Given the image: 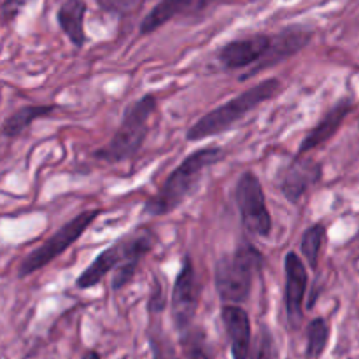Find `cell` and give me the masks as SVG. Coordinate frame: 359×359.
Listing matches in <instances>:
<instances>
[{"instance_id": "cell-25", "label": "cell", "mask_w": 359, "mask_h": 359, "mask_svg": "<svg viewBox=\"0 0 359 359\" xmlns=\"http://www.w3.org/2000/svg\"><path fill=\"white\" fill-rule=\"evenodd\" d=\"M231 0H196L195 6H193L191 13L189 14H200V13H205L207 9H212V7L221 6V4H228Z\"/></svg>"}, {"instance_id": "cell-16", "label": "cell", "mask_w": 359, "mask_h": 359, "mask_svg": "<svg viewBox=\"0 0 359 359\" xmlns=\"http://www.w3.org/2000/svg\"><path fill=\"white\" fill-rule=\"evenodd\" d=\"M196 0H160L140 23V35L153 34L179 14H189Z\"/></svg>"}, {"instance_id": "cell-22", "label": "cell", "mask_w": 359, "mask_h": 359, "mask_svg": "<svg viewBox=\"0 0 359 359\" xmlns=\"http://www.w3.org/2000/svg\"><path fill=\"white\" fill-rule=\"evenodd\" d=\"M149 344L151 349H153L154 359H177L174 344H172V340L168 339V335L160 326H156V328L149 332Z\"/></svg>"}, {"instance_id": "cell-1", "label": "cell", "mask_w": 359, "mask_h": 359, "mask_svg": "<svg viewBox=\"0 0 359 359\" xmlns=\"http://www.w3.org/2000/svg\"><path fill=\"white\" fill-rule=\"evenodd\" d=\"M224 153L221 147L209 146L195 151L181 161L177 168L165 179L163 186L144 205V212L149 216H167L184 203V200L196 189L202 181L203 172L219 160Z\"/></svg>"}, {"instance_id": "cell-8", "label": "cell", "mask_w": 359, "mask_h": 359, "mask_svg": "<svg viewBox=\"0 0 359 359\" xmlns=\"http://www.w3.org/2000/svg\"><path fill=\"white\" fill-rule=\"evenodd\" d=\"M312 37H314V30L305 27V25H290V27L283 28V30L272 35L265 56L255 67L248 69V72L242 74L241 79L245 81L249 77L258 76L263 70H269L272 67L279 65V63L286 62L291 56L298 55L305 46L311 44Z\"/></svg>"}, {"instance_id": "cell-13", "label": "cell", "mask_w": 359, "mask_h": 359, "mask_svg": "<svg viewBox=\"0 0 359 359\" xmlns=\"http://www.w3.org/2000/svg\"><path fill=\"white\" fill-rule=\"evenodd\" d=\"M224 330L230 339L233 359H249L251 354V319L238 305H224L221 309Z\"/></svg>"}, {"instance_id": "cell-17", "label": "cell", "mask_w": 359, "mask_h": 359, "mask_svg": "<svg viewBox=\"0 0 359 359\" xmlns=\"http://www.w3.org/2000/svg\"><path fill=\"white\" fill-rule=\"evenodd\" d=\"M56 105H25L20 107L18 111H14L9 118L4 121L2 125V135L14 139V137H20L35 119L46 118V116L53 114L56 111Z\"/></svg>"}, {"instance_id": "cell-21", "label": "cell", "mask_w": 359, "mask_h": 359, "mask_svg": "<svg viewBox=\"0 0 359 359\" xmlns=\"http://www.w3.org/2000/svg\"><path fill=\"white\" fill-rule=\"evenodd\" d=\"M251 359H279V351H277L276 340H273L272 332L266 325L259 326L255 340L251 346Z\"/></svg>"}, {"instance_id": "cell-23", "label": "cell", "mask_w": 359, "mask_h": 359, "mask_svg": "<svg viewBox=\"0 0 359 359\" xmlns=\"http://www.w3.org/2000/svg\"><path fill=\"white\" fill-rule=\"evenodd\" d=\"M140 2H142V0H98L102 9L107 11V13L116 14L133 13V11L140 7Z\"/></svg>"}, {"instance_id": "cell-7", "label": "cell", "mask_w": 359, "mask_h": 359, "mask_svg": "<svg viewBox=\"0 0 359 359\" xmlns=\"http://www.w3.org/2000/svg\"><path fill=\"white\" fill-rule=\"evenodd\" d=\"M200 294H202V286H200L195 263L189 256H184L177 277H175L170 298L172 319L179 332H184L191 326L198 311Z\"/></svg>"}, {"instance_id": "cell-20", "label": "cell", "mask_w": 359, "mask_h": 359, "mask_svg": "<svg viewBox=\"0 0 359 359\" xmlns=\"http://www.w3.org/2000/svg\"><path fill=\"white\" fill-rule=\"evenodd\" d=\"M181 349L184 359H210L209 351H207L205 333L200 328H186L181 332Z\"/></svg>"}, {"instance_id": "cell-15", "label": "cell", "mask_w": 359, "mask_h": 359, "mask_svg": "<svg viewBox=\"0 0 359 359\" xmlns=\"http://www.w3.org/2000/svg\"><path fill=\"white\" fill-rule=\"evenodd\" d=\"M84 16H86V2L84 0H63L58 13H56L60 28L76 48H83L86 44Z\"/></svg>"}, {"instance_id": "cell-11", "label": "cell", "mask_w": 359, "mask_h": 359, "mask_svg": "<svg viewBox=\"0 0 359 359\" xmlns=\"http://www.w3.org/2000/svg\"><path fill=\"white\" fill-rule=\"evenodd\" d=\"M323 177V165L305 156H297L293 163L283 172L279 179V188L287 202L298 203L305 193L318 184Z\"/></svg>"}, {"instance_id": "cell-2", "label": "cell", "mask_w": 359, "mask_h": 359, "mask_svg": "<svg viewBox=\"0 0 359 359\" xmlns=\"http://www.w3.org/2000/svg\"><path fill=\"white\" fill-rule=\"evenodd\" d=\"M283 91V83L277 77H269V79L262 81V83L255 84V86L248 88L237 95L231 100L224 102L219 107L212 109L207 114H203L191 128L186 132V139L189 142H196V140H203L207 137L217 135L221 132L230 130L235 123L241 121L242 118L255 111L258 105L265 104V102L272 100L277 95Z\"/></svg>"}, {"instance_id": "cell-4", "label": "cell", "mask_w": 359, "mask_h": 359, "mask_svg": "<svg viewBox=\"0 0 359 359\" xmlns=\"http://www.w3.org/2000/svg\"><path fill=\"white\" fill-rule=\"evenodd\" d=\"M154 111H156V98L151 93L130 104L123 112V121L116 130L114 137L105 146L95 149L93 156L111 165L121 163L135 156L146 142V137L149 133L147 121L154 114Z\"/></svg>"}, {"instance_id": "cell-18", "label": "cell", "mask_w": 359, "mask_h": 359, "mask_svg": "<svg viewBox=\"0 0 359 359\" xmlns=\"http://www.w3.org/2000/svg\"><path fill=\"white\" fill-rule=\"evenodd\" d=\"M326 241V226L323 223H316L305 230L304 237H302L300 249L304 255L305 262L309 263L312 270L318 269L319 256H321L323 244Z\"/></svg>"}, {"instance_id": "cell-6", "label": "cell", "mask_w": 359, "mask_h": 359, "mask_svg": "<svg viewBox=\"0 0 359 359\" xmlns=\"http://www.w3.org/2000/svg\"><path fill=\"white\" fill-rule=\"evenodd\" d=\"M235 202L242 224L249 233L255 237H269L272 233V216L266 207L263 186L255 172L248 170L238 177L235 186Z\"/></svg>"}, {"instance_id": "cell-14", "label": "cell", "mask_w": 359, "mask_h": 359, "mask_svg": "<svg viewBox=\"0 0 359 359\" xmlns=\"http://www.w3.org/2000/svg\"><path fill=\"white\" fill-rule=\"evenodd\" d=\"M121 263H126V242L125 238L119 242H116L114 245H109L105 248L93 262L88 265L86 270L79 273L76 280V286L79 290H90V287L97 286L98 283L104 280V277L109 272L118 269Z\"/></svg>"}, {"instance_id": "cell-10", "label": "cell", "mask_w": 359, "mask_h": 359, "mask_svg": "<svg viewBox=\"0 0 359 359\" xmlns=\"http://www.w3.org/2000/svg\"><path fill=\"white\" fill-rule=\"evenodd\" d=\"M284 273H286V300L287 321L291 328H298L304 319V300L309 286V273L305 263L302 262L297 252L290 251L284 258Z\"/></svg>"}, {"instance_id": "cell-9", "label": "cell", "mask_w": 359, "mask_h": 359, "mask_svg": "<svg viewBox=\"0 0 359 359\" xmlns=\"http://www.w3.org/2000/svg\"><path fill=\"white\" fill-rule=\"evenodd\" d=\"M272 34H252L248 37L233 39L217 49L216 58L226 70L251 69L265 56Z\"/></svg>"}, {"instance_id": "cell-3", "label": "cell", "mask_w": 359, "mask_h": 359, "mask_svg": "<svg viewBox=\"0 0 359 359\" xmlns=\"http://www.w3.org/2000/svg\"><path fill=\"white\" fill-rule=\"evenodd\" d=\"M265 258L251 242H242L231 255L217 259L214 284L221 302L231 305L244 304L249 298L256 277L262 273Z\"/></svg>"}, {"instance_id": "cell-24", "label": "cell", "mask_w": 359, "mask_h": 359, "mask_svg": "<svg viewBox=\"0 0 359 359\" xmlns=\"http://www.w3.org/2000/svg\"><path fill=\"white\" fill-rule=\"evenodd\" d=\"M165 294H163V290H161L160 283H154V287L151 290V298H149V312L151 314H160L161 311L165 309Z\"/></svg>"}, {"instance_id": "cell-12", "label": "cell", "mask_w": 359, "mask_h": 359, "mask_svg": "<svg viewBox=\"0 0 359 359\" xmlns=\"http://www.w3.org/2000/svg\"><path fill=\"white\" fill-rule=\"evenodd\" d=\"M354 104L351 98H342L340 102H337L321 119H319L318 125L304 137L300 147H298L297 156H305L307 153L314 151L316 147L323 146V144L328 142L333 135L340 130L344 119L353 112Z\"/></svg>"}, {"instance_id": "cell-26", "label": "cell", "mask_w": 359, "mask_h": 359, "mask_svg": "<svg viewBox=\"0 0 359 359\" xmlns=\"http://www.w3.org/2000/svg\"><path fill=\"white\" fill-rule=\"evenodd\" d=\"M81 359H102V358H100V354L97 353V351H88V353L84 354V356Z\"/></svg>"}, {"instance_id": "cell-19", "label": "cell", "mask_w": 359, "mask_h": 359, "mask_svg": "<svg viewBox=\"0 0 359 359\" xmlns=\"http://www.w3.org/2000/svg\"><path fill=\"white\" fill-rule=\"evenodd\" d=\"M330 340V325L325 318H316L307 326V359H319L326 351Z\"/></svg>"}, {"instance_id": "cell-5", "label": "cell", "mask_w": 359, "mask_h": 359, "mask_svg": "<svg viewBox=\"0 0 359 359\" xmlns=\"http://www.w3.org/2000/svg\"><path fill=\"white\" fill-rule=\"evenodd\" d=\"M98 216H100V210H84V212L77 214L74 219H70L69 223L63 224L48 241L42 242L30 255L25 256L23 262L20 263V269H18V277L25 279V277L32 276V273L39 272L41 269L48 266L53 259L63 255L70 245L76 244L83 237L84 231L97 221Z\"/></svg>"}]
</instances>
